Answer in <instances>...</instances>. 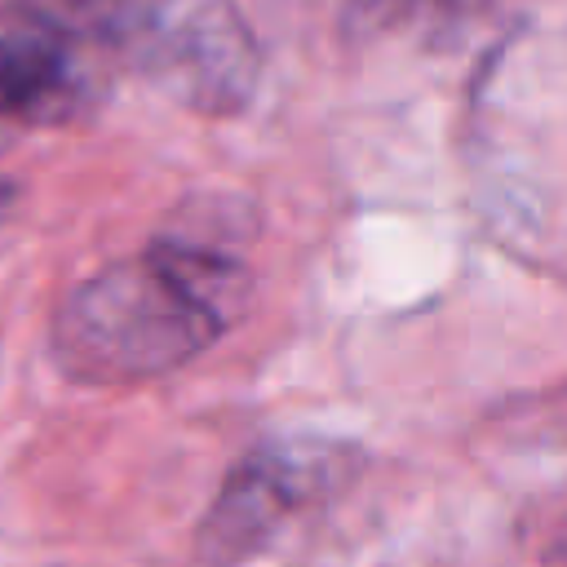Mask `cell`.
Returning a JSON list of instances; mask_svg holds the SVG:
<instances>
[{
  "instance_id": "cell-1",
  "label": "cell",
  "mask_w": 567,
  "mask_h": 567,
  "mask_svg": "<svg viewBox=\"0 0 567 567\" xmlns=\"http://www.w3.org/2000/svg\"><path fill=\"white\" fill-rule=\"evenodd\" d=\"M244 235L248 213L230 199L177 208L137 257L102 266L58 301V372L80 385H137L204 354L252 301V270L235 248Z\"/></svg>"
},
{
  "instance_id": "cell-2",
  "label": "cell",
  "mask_w": 567,
  "mask_h": 567,
  "mask_svg": "<svg viewBox=\"0 0 567 567\" xmlns=\"http://www.w3.org/2000/svg\"><path fill=\"white\" fill-rule=\"evenodd\" d=\"M111 58L199 115H235L261 75L257 40L230 0H128Z\"/></svg>"
},
{
  "instance_id": "cell-3",
  "label": "cell",
  "mask_w": 567,
  "mask_h": 567,
  "mask_svg": "<svg viewBox=\"0 0 567 567\" xmlns=\"http://www.w3.org/2000/svg\"><path fill=\"white\" fill-rule=\"evenodd\" d=\"M359 470V452L337 439H270L244 452L221 478L213 505L204 509L190 567H244L252 563L284 523L332 496Z\"/></svg>"
},
{
  "instance_id": "cell-4",
  "label": "cell",
  "mask_w": 567,
  "mask_h": 567,
  "mask_svg": "<svg viewBox=\"0 0 567 567\" xmlns=\"http://www.w3.org/2000/svg\"><path fill=\"white\" fill-rule=\"evenodd\" d=\"M97 53L84 49L62 27L0 4V120L18 124H62L93 93Z\"/></svg>"
},
{
  "instance_id": "cell-5",
  "label": "cell",
  "mask_w": 567,
  "mask_h": 567,
  "mask_svg": "<svg viewBox=\"0 0 567 567\" xmlns=\"http://www.w3.org/2000/svg\"><path fill=\"white\" fill-rule=\"evenodd\" d=\"M461 0H350L346 4V31L368 40V35H385L399 31L416 18H430L439 9H456Z\"/></svg>"
},
{
  "instance_id": "cell-6",
  "label": "cell",
  "mask_w": 567,
  "mask_h": 567,
  "mask_svg": "<svg viewBox=\"0 0 567 567\" xmlns=\"http://www.w3.org/2000/svg\"><path fill=\"white\" fill-rule=\"evenodd\" d=\"M9 204H13V182H4V177H0V213H4Z\"/></svg>"
}]
</instances>
